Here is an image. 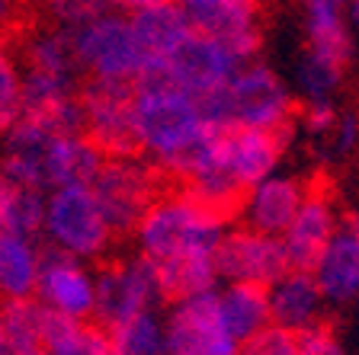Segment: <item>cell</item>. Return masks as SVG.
I'll list each match as a JSON object with an SVG mask.
<instances>
[{"label":"cell","instance_id":"1","mask_svg":"<svg viewBox=\"0 0 359 355\" xmlns=\"http://www.w3.org/2000/svg\"><path fill=\"white\" fill-rule=\"evenodd\" d=\"M202 118L209 125H244L260 132H289L295 122V99L276 71L247 64L231 83L199 97Z\"/></svg>","mask_w":359,"mask_h":355},{"label":"cell","instance_id":"2","mask_svg":"<svg viewBox=\"0 0 359 355\" xmlns=\"http://www.w3.org/2000/svg\"><path fill=\"white\" fill-rule=\"evenodd\" d=\"M61 32L74 48L77 64L87 67L93 81L135 83L151 61L132 20L126 16V7H122V13H109V7H106L103 13L90 16L87 22Z\"/></svg>","mask_w":359,"mask_h":355},{"label":"cell","instance_id":"3","mask_svg":"<svg viewBox=\"0 0 359 355\" xmlns=\"http://www.w3.org/2000/svg\"><path fill=\"white\" fill-rule=\"evenodd\" d=\"M135 109H138L142 148L161 167L177 160L202 134V128L209 125L202 118L199 99L189 97L187 90L180 87L154 90V93H135Z\"/></svg>","mask_w":359,"mask_h":355},{"label":"cell","instance_id":"4","mask_svg":"<svg viewBox=\"0 0 359 355\" xmlns=\"http://www.w3.org/2000/svg\"><path fill=\"white\" fill-rule=\"evenodd\" d=\"M87 112V134L106 160H132L142 148L138 109H135V83L119 81H90L81 90Z\"/></svg>","mask_w":359,"mask_h":355},{"label":"cell","instance_id":"5","mask_svg":"<svg viewBox=\"0 0 359 355\" xmlns=\"http://www.w3.org/2000/svg\"><path fill=\"white\" fill-rule=\"evenodd\" d=\"M157 301H164V291L151 259L135 256L97 272V320L106 330L128 323L142 314H154Z\"/></svg>","mask_w":359,"mask_h":355},{"label":"cell","instance_id":"6","mask_svg":"<svg viewBox=\"0 0 359 355\" xmlns=\"http://www.w3.org/2000/svg\"><path fill=\"white\" fill-rule=\"evenodd\" d=\"M45 234L52 246L71 256H100L109 244V224L93 189H58L48 195Z\"/></svg>","mask_w":359,"mask_h":355},{"label":"cell","instance_id":"7","mask_svg":"<svg viewBox=\"0 0 359 355\" xmlns=\"http://www.w3.org/2000/svg\"><path fill=\"white\" fill-rule=\"evenodd\" d=\"M90 189L97 195L112 234L138 230L144 215L161 202V199H154V193H157L154 173L144 163L135 160V157L132 160H106Z\"/></svg>","mask_w":359,"mask_h":355},{"label":"cell","instance_id":"8","mask_svg":"<svg viewBox=\"0 0 359 355\" xmlns=\"http://www.w3.org/2000/svg\"><path fill=\"white\" fill-rule=\"evenodd\" d=\"M218 275L231 285H260L273 288L292 272L285 244L254 230H228L215 250Z\"/></svg>","mask_w":359,"mask_h":355},{"label":"cell","instance_id":"9","mask_svg":"<svg viewBox=\"0 0 359 355\" xmlns=\"http://www.w3.org/2000/svg\"><path fill=\"white\" fill-rule=\"evenodd\" d=\"M170 355H238L241 342L224 330L218 291L189 298L170 307L164 320Z\"/></svg>","mask_w":359,"mask_h":355},{"label":"cell","instance_id":"10","mask_svg":"<svg viewBox=\"0 0 359 355\" xmlns=\"http://www.w3.org/2000/svg\"><path fill=\"white\" fill-rule=\"evenodd\" d=\"M193 32L228 45L244 64L260 52V20L250 0H187L183 4Z\"/></svg>","mask_w":359,"mask_h":355},{"label":"cell","instance_id":"11","mask_svg":"<svg viewBox=\"0 0 359 355\" xmlns=\"http://www.w3.org/2000/svg\"><path fill=\"white\" fill-rule=\"evenodd\" d=\"M36 298L48 311L74 320H87L90 314H97V281L77 263V256L52 244L42 250V272H39Z\"/></svg>","mask_w":359,"mask_h":355},{"label":"cell","instance_id":"12","mask_svg":"<svg viewBox=\"0 0 359 355\" xmlns=\"http://www.w3.org/2000/svg\"><path fill=\"white\" fill-rule=\"evenodd\" d=\"M167 61H170L177 87L187 90L189 97L196 99L224 87V83H231L247 67L228 45L215 42L209 36H199V32H189L187 42L180 45Z\"/></svg>","mask_w":359,"mask_h":355},{"label":"cell","instance_id":"13","mask_svg":"<svg viewBox=\"0 0 359 355\" xmlns=\"http://www.w3.org/2000/svg\"><path fill=\"white\" fill-rule=\"evenodd\" d=\"M337 230H340V221H337V211L327 195H308L299 218H295V224H292L289 234L283 237L292 272L314 275L321 256L327 253V246L334 244Z\"/></svg>","mask_w":359,"mask_h":355},{"label":"cell","instance_id":"14","mask_svg":"<svg viewBox=\"0 0 359 355\" xmlns=\"http://www.w3.org/2000/svg\"><path fill=\"white\" fill-rule=\"evenodd\" d=\"M314 281L330 304H350L359 298V211L340 221L334 244L314 269Z\"/></svg>","mask_w":359,"mask_h":355},{"label":"cell","instance_id":"15","mask_svg":"<svg viewBox=\"0 0 359 355\" xmlns=\"http://www.w3.org/2000/svg\"><path fill=\"white\" fill-rule=\"evenodd\" d=\"M305 199L308 195H305L299 179H292V176L266 179V183L257 186L244 202L247 230L283 240V237L289 234V228L295 224V218H299Z\"/></svg>","mask_w":359,"mask_h":355},{"label":"cell","instance_id":"16","mask_svg":"<svg viewBox=\"0 0 359 355\" xmlns=\"http://www.w3.org/2000/svg\"><path fill=\"white\" fill-rule=\"evenodd\" d=\"M126 16L132 20L151 58H170L193 32L183 4H170V0H135L126 4Z\"/></svg>","mask_w":359,"mask_h":355},{"label":"cell","instance_id":"17","mask_svg":"<svg viewBox=\"0 0 359 355\" xmlns=\"http://www.w3.org/2000/svg\"><path fill=\"white\" fill-rule=\"evenodd\" d=\"M346 7L337 0H311L305 7V36L308 55L344 74L353 61V36L346 26Z\"/></svg>","mask_w":359,"mask_h":355},{"label":"cell","instance_id":"18","mask_svg":"<svg viewBox=\"0 0 359 355\" xmlns=\"http://www.w3.org/2000/svg\"><path fill=\"white\" fill-rule=\"evenodd\" d=\"M48 189H90L93 179L103 170V151L87 138V134H71V138H55L42 154Z\"/></svg>","mask_w":359,"mask_h":355},{"label":"cell","instance_id":"19","mask_svg":"<svg viewBox=\"0 0 359 355\" xmlns=\"http://www.w3.org/2000/svg\"><path fill=\"white\" fill-rule=\"evenodd\" d=\"M161 275V291L164 301H189V298L215 291L218 266H215V246H189L177 256L154 263Z\"/></svg>","mask_w":359,"mask_h":355},{"label":"cell","instance_id":"20","mask_svg":"<svg viewBox=\"0 0 359 355\" xmlns=\"http://www.w3.org/2000/svg\"><path fill=\"white\" fill-rule=\"evenodd\" d=\"M321 307H324V295L311 272H289L279 285L269 288L273 323L283 326V330H292V333H305L311 326L324 323Z\"/></svg>","mask_w":359,"mask_h":355},{"label":"cell","instance_id":"21","mask_svg":"<svg viewBox=\"0 0 359 355\" xmlns=\"http://www.w3.org/2000/svg\"><path fill=\"white\" fill-rule=\"evenodd\" d=\"M218 307H222L224 330L241 346L273 323L269 288H260V285H228L224 291H218Z\"/></svg>","mask_w":359,"mask_h":355},{"label":"cell","instance_id":"22","mask_svg":"<svg viewBox=\"0 0 359 355\" xmlns=\"http://www.w3.org/2000/svg\"><path fill=\"white\" fill-rule=\"evenodd\" d=\"M45 307L39 298L7 301L0 317V355H45Z\"/></svg>","mask_w":359,"mask_h":355},{"label":"cell","instance_id":"23","mask_svg":"<svg viewBox=\"0 0 359 355\" xmlns=\"http://www.w3.org/2000/svg\"><path fill=\"white\" fill-rule=\"evenodd\" d=\"M45 355H116L106 326L48 311L45 317Z\"/></svg>","mask_w":359,"mask_h":355},{"label":"cell","instance_id":"24","mask_svg":"<svg viewBox=\"0 0 359 355\" xmlns=\"http://www.w3.org/2000/svg\"><path fill=\"white\" fill-rule=\"evenodd\" d=\"M42 272V250L32 240L20 237H0V288L7 301H29L39 291Z\"/></svg>","mask_w":359,"mask_h":355},{"label":"cell","instance_id":"25","mask_svg":"<svg viewBox=\"0 0 359 355\" xmlns=\"http://www.w3.org/2000/svg\"><path fill=\"white\" fill-rule=\"evenodd\" d=\"M45 215H48V199L42 193L0 186V224H4V237L36 240L45 230Z\"/></svg>","mask_w":359,"mask_h":355},{"label":"cell","instance_id":"26","mask_svg":"<svg viewBox=\"0 0 359 355\" xmlns=\"http://www.w3.org/2000/svg\"><path fill=\"white\" fill-rule=\"evenodd\" d=\"M112 349L116 355H170L167 349V326L154 317V314H142V317L119 323L109 330Z\"/></svg>","mask_w":359,"mask_h":355},{"label":"cell","instance_id":"27","mask_svg":"<svg viewBox=\"0 0 359 355\" xmlns=\"http://www.w3.org/2000/svg\"><path fill=\"white\" fill-rule=\"evenodd\" d=\"M29 67L42 71V74H55V77H67L74 81V67H77V55L71 48L65 32H48L29 42Z\"/></svg>","mask_w":359,"mask_h":355},{"label":"cell","instance_id":"28","mask_svg":"<svg viewBox=\"0 0 359 355\" xmlns=\"http://www.w3.org/2000/svg\"><path fill=\"white\" fill-rule=\"evenodd\" d=\"M4 186L45 193V189H48V176H45L42 154H32V151H7V157H4Z\"/></svg>","mask_w":359,"mask_h":355},{"label":"cell","instance_id":"29","mask_svg":"<svg viewBox=\"0 0 359 355\" xmlns=\"http://www.w3.org/2000/svg\"><path fill=\"white\" fill-rule=\"evenodd\" d=\"M295 77H299V90L305 93V103H318V99H330V93L337 90L340 77L334 67H327L324 61H318L314 55H302L299 67H295Z\"/></svg>","mask_w":359,"mask_h":355},{"label":"cell","instance_id":"30","mask_svg":"<svg viewBox=\"0 0 359 355\" xmlns=\"http://www.w3.org/2000/svg\"><path fill=\"white\" fill-rule=\"evenodd\" d=\"M299 349H302L299 333L269 323L266 330H260L257 336H250V340L241 346L238 355H299Z\"/></svg>","mask_w":359,"mask_h":355},{"label":"cell","instance_id":"31","mask_svg":"<svg viewBox=\"0 0 359 355\" xmlns=\"http://www.w3.org/2000/svg\"><path fill=\"white\" fill-rule=\"evenodd\" d=\"M22 109V77L10 61L0 64V125L4 132L13 128V122L20 118Z\"/></svg>","mask_w":359,"mask_h":355},{"label":"cell","instance_id":"32","mask_svg":"<svg viewBox=\"0 0 359 355\" xmlns=\"http://www.w3.org/2000/svg\"><path fill=\"white\" fill-rule=\"evenodd\" d=\"M299 340H302L299 355H346L327 323H318L311 330H305V333H299Z\"/></svg>","mask_w":359,"mask_h":355},{"label":"cell","instance_id":"33","mask_svg":"<svg viewBox=\"0 0 359 355\" xmlns=\"http://www.w3.org/2000/svg\"><path fill=\"white\" fill-rule=\"evenodd\" d=\"M337 109L330 99H318V103H305L302 109V125L308 128L311 134H330L337 132Z\"/></svg>","mask_w":359,"mask_h":355},{"label":"cell","instance_id":"34","mask_svg":"<svg viewBox=\"0 0 359 355\" xmlns=\"http://www.w3.org/2000/svg\"><path fill=\"white\" fill-rule=\"evenodd\" d=\"M359 141V116H344L337 122L334 132V151L337 154H350Z\"/></svg>","mask_w":359,"mask_h":355},{"label":"cell","instance_id":"35","mask_svg":"<svg viewBox=\"0 0 359 355\" xmlns=\"http://www.w3.org/2000/svg\"><path fill=\"white\" fill-rule=\"evenodd\" d=\"M346 20H350L353 26H359V0H353V4H346Z\"/></svg>","mask_w":359,"mask_h":355}]
</instances>
